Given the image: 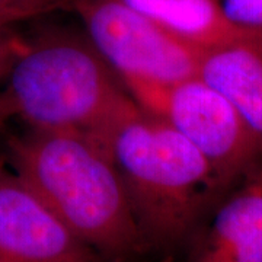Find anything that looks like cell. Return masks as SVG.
<instances>
[{
    "label": "cell",
    "instance_id": "obj_7",
    "mask_svg": "<svg viewBox=\"0 0 262 262\" xmlns=\"http://www.w3.org/2000/svg\"><path fill=\"white\" fill-rule=\"evenodd\" d=\"M184 248V262H262V175L219 201Z\"/></svg>",
    "mask_w": 262,
    "mask_h": 262
},
{
    "label": "cell",
    "instance_id": "obj_4",
    "mask_svg": "<svg viewBox=\"0 0 262 262\" xmlns=\"http://www.w3.org/2000/svg\"><path fill=\"white\" fill-rule=\"evenodd\" d=\"M136 103L166 121L210 163L220 191L256 172L262 147L229 99L203 79L127 86Z\"/></svg>",
    "mask_w": 262,
    "mask_h": 262
},
{
    "label": "cell",
    "instance_id": "obj_1",
    "mask_svg": "<svg viewBox=\"0 0 262 262\" xmlns=\"http://www.w3.org/2000/svg\"><path fill=\"white\" fill-rule=\"evenodd\" d=\"M91 136L118 169L147 251L184 248L222 192L206 158L130 95Z\"/></svg>",
    "mask_w": 262,
    "mask_h": 262
},
{
    "label": "cell",
    "instance_id": "obj_6",
    "mask_svg": "<svg viewBox=\"0 0 262 262\" xmlns=\"http://www.w3.org/2000/svg\"><path fill=\"white\" fill-rule=\"evenodd\" d=\"M0 256L8 262H108L3 162Z\"/></svg>",
    "mask_w": 262,
    "mask_h": 262
},
{
    "label": "cell",
    "instance_id": "obj_12",
    "mask_svg": "<svg viewBox=\"0 0 262 262\" xmlns=\"http://www.w3.org/2000/svg\"><path fill=\"white\" fill-rule=\"evenodd\" d=\"M25 47V39L12 34L9 28H0V79L5 77L15 58Z\"/></svg>",
    "mask_w": 262,
    "mask_h": 262
},
{
    "label": "cell",
    "instance_id": "obj_2",
    "mask_svg": "<svg viewBox=\"0 0 262 262\" xmlns=\"http://www.w3.org/2000/svg\"><path fill=\"white\" fill-rule=\"evenodd\" d=\"M8 165L108 262L149 252L118 169L91 134L28 128L8 141Z\"/></svg>",
    "mask_w": 262,
    "mask_h": 262
},
{
    "label": "cell",
    "instance_id": "obj_9",
    "mask_svg": "<svg viewBox=\"0 0 262 262\" xmlns=\"http://www.w3.org/2000/svg\"><path fill=\"white\" fill-rule=\"evenodd\" d=\"M162 28L203 51L248 35L252 29L226 16L222 0H121Z\"/></svg>",
    "mask_w": 262,
    "mask_h": 262
},
{
    "label": "cell",
    "instance_id": "obj_3",
    "mask_svg": "<svg viewBox=\"0 0 262 262\" xmlns=\"http://www.w3.org/2000/svg\"><path fill=\"white\" fill-rule=\"evenodd\" d=\"M0 89V128L18 117L35 130L94 134L128 95L89 39L51 34L25 47Z\"/></svg>",
    "mask_w": 262,
    "mask_h": 262
},
{
    "label": "cell",
    "instance_id": "obj_5",
    "mask_svg": "<svg viewBox=\"0 0 262 262\" xmlns=\"http://www.w3.org/2000/svg\"><path fill=\"white\" fill-rule=\"evenodd\" d=\"M89 42L125 86L173 84L198 76L203 50L121 0H73Z\"/></svg>",
    "mask_w": 262,
    "mask_h": 262
},
{
    "label": "cell",
    "instance_id": "obj_10",
    "mask_svg": "<svg viewBox=\"0 0 262 262\" xmlns=\"http://www.w3.org/2000/svg\"><path fill=\"white\" fill-rule=\"evenodd\" d=\"M73 0H0V28L39 18L72 5Z\"/></svg>",
    "mask_w": 262,
    "mask_h": 262
},
{
    "label": "cell",
    "instance_id": "obj_8",
    "mask_svg": "<svg viewBox=\"0 0 262 262\" xmlns=\"http://www.w3.org/2000/svg\"><path fill=\"white\" fill-rule=\"evenodd\" d=\"M198 77L229 99L262 147V28L203 51Z\"/></svg>",
    "mask_w": 262,
    "mask_h": 262
},
{
    "label": "cell",
    "instance_id": "obj_11",
    "mask_svg": "<svg viewBox=\"0 0 262 262\" xmlns=\"http://www.w3.org/2000/svg\"><path fill=\"white\" fill-rule=\"evenodd\" d=\"M222 6L226 16L234 24L262 28V0H222Z\"/></svg>",
    "mask_w": 262,
    "mask_h": 262
},
{
    "label": "cell",
    "instance_id": "obj_13",
    "mask_svg": "<svg viewBox=\"0 0 262 262\" xmlns=\"http://www.w3.org/2000/svg\"><path fill=\"white\" fill-rule=\"evenodd\" d=\"M0 262H8V261H6V259H3V258L0 256Z\"/></svg>",
    "mask_w": 262,
    "mask_h": 262
}]
</instances>
